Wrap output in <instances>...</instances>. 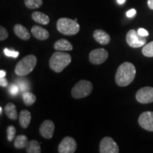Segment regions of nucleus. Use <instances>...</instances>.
<instances>
[{
    "instance_id": "1",
    "label": "nucleus",
    "mask_w": 153,
    "mask_h": 153,
    "mask_svg": "<svg viewBox=\"0 0 153 153\" xmlns=\"http://www.w3.org/2000/svg\"><path fill=\"white\" fill-rule=\"evenodd\" d=\"M136 74V69L133 64L129 62L122 63L118 67L115 76L116 85L119 87H126L133 82Z\"/></svg>"
},
{
    "instance_id": "20",
    "label": "nucleus",
    "mask_w": 153,
    "mask_h": 153,
    "mask_svg": "<svg viewBox=\"0 0 153 153\" xmlns=\"http://www.w3.org/2000/svg\"><path fill=\"white\" fill-rule=\"evenodd\" d=\"M26 152L27 153H41V148L40 143L35 140L29 141L26 147Z\"/></svg>"
},
{
    "instance_id": "5",
    "label": "nucleus",
    "mask_w": 153,
    "mask_h": 153,
    "mask_svg": "<svg viewBox=\"0 0 153 153\" xmlns=\"http://www.w3.org/2000/svg\"><path fill=\"white\" fill-rule=\"evenodd\" d=\"M93 90V85L88 80H80L72 88L71 94L74 99H79L87 97L91 94Z\"/></svg>"
},
{
    "instance_id": "15",
    "label": "nucleus",
    "mask_w": 153,
    "mask_h": 153,
    "mask_svg": "<svg viewBox=\"0 0 153 153\" xmlns=\"http://www.w3.org/2000/svg\"><path fill=\"white\" fill-rule=\"evenodd\" d=\"M14 33L18 36L19 38L24 40V41H27L30 39V32L26 27L22 26V24H16L14 27Z\"/></svg>"
},
{
    "instance_id": "35",
    "label": "nucleus",
    "mask_w": 153,
    "mask_h": 153,
    "mask_svg": "<svg viewBox=\"0 0 153 153\" xmlns=\"http://www.w3.org/2000/svg\"><path fill=\"white\" fill-rule=\"evenodd\" d=\"M118 3L120 4H123L124 2L126 1V0H117Z\"/></svg>"
},
{
    "instance_id": "30",
    "label": "nucleus",
    "mask_w": 153,
    "mask_h": 153,
    "mask_svg": "<svg viewBox=\"0 0 153 153\" xmlns=\"http://www.w3.org/2000/svg\"><path fill=\"white\" fill-rule=\"evenodd\" d=\"M0 85L3 87H8V81L5 77H0Z\"/></svg>"
},
{
    "instance_id": "25",
    "label": "nucleus",
    "mask_w": 153,
    "mask_h": 153,
    "mask_svg": "<svg viewBox=\"0 0 153 153\" xmlns=\"http://www.w3.org/2000/svg\"><path fill=\"white\" fill-rule=\"evenodd\" d=\"M7 140L11 142L14 139L15 135H16V128L14 126H9L7 129Z\"/></svg>"
},
{
    "instance_id": "18",
    "label": "nucleus",
    "mask_w": 153,
    "mask_h": 153,
    "mask_svg": "<svg viewBox=\"0 0 153 153\" xmlns=\"http://www.w3.org/2000/svg\"><path fill=\"white\" fill-rule=\"evenodd\" d=\"M31 18L34 22L40 24L48 25L50 23L49 16L41 11H34L31 15Z\"/></svg>"
},
{
    "instance_id": "22",
    "label": "nucleus",
    "mask_w": 153,
    "mask_h": 153,
    "mask_svg": "<svg viewBox=\"0 0 153 153\" xmlns=\"http://www.w3.org/2000/svg\"><path fill=\"white\" fill-rule=\"evenodd\" d=\"M23 100L26 106H30L36 101V97L31 92H24L23 94Z\"/></svg>"
},
{
    "instance_id": "8",
    "label": "nucleus",
    "mask_w": 153,
    "mask_h": 153,
    "mask_svg": "<svg viewBox=\"0 0 153 153\" xmlns=\"http://www.w3.org/2000/svg\"><path fill=\"white\" fill-rule=\"evenodd\" d=\"M135 99L143 104H150L153 102V87H144L140 88L135 94Z\"/></svg>"
},
{
    "instance_id": "7",
    "label": "nucleus",
    "mask_w": 153,
    "mask_h": 153,
    "mask_svg": "<svg viewBox=\"0 0 153 153\" xmlns=\"http://www.w3.org/2000/svg\"><path fill=\"white\" fill-rule=\"evenodd\" d=\"M100 153H118L119 148L117 143L111 137H104L101 140L99 145Z\"/></svg>"
},
{
    "instance_id": "32",
    "label": "nucleus",
    "mask_w": 153,
    "mask_h": 153,
    "mask_svg": "<svg viewBox=\"0 0 153 153\" xmlns=\"http://www.w3.org/2000/svg\"><path fill=\"white\" fill-rule=\"evenodd\" d=\"M19 87H20V88H21V90H22V91H24L25 89H27V87H26V84L25 83H24V82H21V83H19Z\"/></svg>"
},
{
    "instance_id": "27",
    "label": "nucleus",
    "mask_w": 153,
    "mask_h": 153,
    "mask_svg": "<svg viewBox=\"0 0 153 153\" xmlns=\"http://www.w3.org/2000/svg\"><path fill=\"white\" fill-rule=\"evenodd\" d=\"M4 54L7 55V56L14 57V58L18 57L19 55V53L18 51H11V50H9L8 48H4Z\"/></svg>"
},
{
    "instance_id": "3",
    "label": "nucleus",
    "mask_w": 153,
    "mask_h": 153,
    "mask_svg": "<svg viewBox=\"0 0 153 153\" xmlns=\"http://www.w3.org/2000/svg\"><path fill=\"white\" fill-rule=\"evenodd\" d=\"M37 64V57L34 55H28L17 63L15 68V73L20 76H26L30 73Z\"/></svg>"
},
{
    "instance_id": "36",
    "label": "nucleus",
    "mask_w": 153,
    "mask_h": 153,
    "mask_svg": "<svg viewBox=\"0 0 153 153\" xmlns=\"http://www.w3.org/2000/svg\"><path fill=\"white\" fill-rule=\"evenodd\" d=\"M0 114H2V108L1 107H0Z\"/></svg>"
},
{
    "instance_id": "23",
    "label": "nucleus",
    "mask_w": 153,
    "mask_h": 153,
    "mask_svg": "<svg viewBox=\"0 0 153 153\" xmlns=\"http://www.w3.org/2000/svg\"><path fill=\"white\" fill-rule=\"evenodd\" d=\"M43 0H24V4L28 9H35L40 8L43 5Z\"/></svg>"
},
{
    "instance_id": "28",
    "label": "nucleus",
    "mask_w": 153,
    "mask_h": 153,
    "mask_svg": "<svg viewBox=\"0 0 153 153\" xmlns=\"http://www.w3.org/2000/svg\"><path fill=\"white\" fill-rule=\"evenodd\" d=\"M19 89L17 85H12L10 86V87H9V92H10L11 95H16L17 94L19 93Z\"/></svg>"
},
{
    "instance_id": "24",
    "label": "nucleus",
    "mask_w": 153,
    "mask_h": 153,
    "mask_svg": "<svg viewBox=\"0 0 153 153\" xmlns=\"http://www.w3.org/2000/svg\"><path fill=\"white\" fill-rule=\"evenodd\" d=\"M142 53L143 55L148 57H153V41L150 42L143 47L142 50Z\"/></svg>"
},
{
    "instance_id": "34",
    "label": "nucleus",
    "mask_w": 153,
    "mask_h": 153,
    "mask_svg": "<svg viewBox=\"0 0 153 153\" xmlns=\"http://www.w3.org/2000/svg\"><path fill=\"white\" fill-rule=\"evenodd\" d=\"M6 72L4 71V70H0V77H5L6 76Z\"/></svg>"
},
{
    "instance_id": "10",
    "label": "nucleus",
    "mask_w": 153,
    "mask_h": 153,
    "mask_svg": "<svg viewBox=\"0 0 153 153\" xmlns=\"http://www.w3.org/2000/svg\"><path fill=\"white\" fill-rule=\"evenodd\" d=\"M77 145L73 137L67 136L62 139L58 145L59 153H74L76 150Z\"/></svg>"
},
{
    "instance_id": "26",
    "label": "nucleus",
    "mask_w": 153,
    "mask_h": 153,
    "mask_svg": "<svg viewBox=\"0 0 153 153\" xmlns=\"http://www.w3.org/2000/svg\"><path fill=\"white\" fill-rule=\"evenodd\" d=\"M9 36V33L7 30L2 26H0V41H3L7 39Z\"/></svg>"
},
{
    "instance_id": "13",
    "label": "nucleus",
    "mask_w": 153,
    "mask_h": 153,
    "mask_svg": "<svg viewBox=\"0 0 153 153\" xmlns=\"http://www.w3.org/2000/svg\"><path fill=\"white\" fill-rule=\"evenodd\" d=\"M93 37L95 41L101 45H107L111 41L109 34L101 29L95 30L93 33Z\"/></svg>"
},
{
    "instance_id": "16",
    "label": "nucleus",
    "mask_w": 153,
    "mask_h": 153,
    "mask_svg": "<svg viewBox=\"0 0 153 153\" xmlns=\"http://www.w3.org/2000/svg\"><path fill=\"white\" fill-rule=\"evenodd\" d=\"M54 49L58 51H72L73 45L67 39L62 38L55 42L54 44Z\"/></svg>"
},
{
    "instance_id": "17",
    "label": "nucleus",
    "mask_w": 153,
    "mask_h": 153,
    "mask_svg": "<svg viewBox=\"0 0 153 153\" xmlns=\"http://www.w3.org/2000/svg\"><path fill=\"white\" fill-rule=\"evenodd\" d=\"M19 124L23 128H26L30 125L31 121V114L29 111L22 110L19 116Z\"/></svg>"
},
{
    "instance_id": "12",
    "label": "nucleus",
    "mask_w": 153,
    "mask_h": 153,
    "mask_svg": "<svg viewBox=\"0 0 153 153\" xmlns=\"http://www.w3.org/2000/svg\"><path fill=\"white\" fill-rule=\"evenodd\" d=\"M55 124L52 120H46L43 121L40 126L39 132L42 137L45 139L52 138L54 135Z\"/></svg>"
},
{
    "instance_id": "2",
    "label": "nucleus",
    "mask_w": 153,
    "mask_h": 153,
    "mask_svg": "<svg viewBox=\"0 0 153 153\" xmlns=\"http://www.w3.org/2000/svg\"><path fill=\"white\" fill-rule=\"evenodd\" d=\"M72 57L69 53L58 51L54 53L49 60V66L55 72H61L70 64Z\"/></svg>"
},
{
    "instance_id": "21",
    "label": "nucleus",
    "mask_w": 153,
    "mask_h": 153,
    "mask_svg": "<svg viewBox=\"0 0 153 153\" xmlns=\"http://www.w3.org/2000/svg\"><path fill=\"white\" fill-rule=\"evenodd\" d=\"M28 143V137L24 135H19L14 139V147L16 149H23L26 147Z\"/></svg>"
},
{
    "instance_id": "11",
    "label": "nucleus",
    "mask_w": 153,
    "mask_h": 153,
    "mask_svg": "<svg viewBox=\"0 0 153 153\" xmlns=\"http://www.w3.org/2000/svg\"><path fill=\"white\" fill-rule=\"evenodd\" d=\"M139 125L146 131L153 132V111H145L140 115Z\"/></svg>"
},
{
    "instance_id": "31",
    "label": "nucleus",
    "mask_w": 153,
    "mask_h": 153,
    "mask_svg": "<svg viewBox=\"0 0 153 153\" xmlns=\"http://www.w3.org/2000/svg\"><path fill=\"white\" fill-rule=\"evenodd\" d=\"M135 14H136V10L134 9H131V10L127 11V13H126V16H127L128 17H129V18L133 17Z\"/></svg>"
},
{
    "instance_id": "4",
    "label": "nucleus",
    "mask_w": 153,
    "mask_h": 153,
    "mask_svg": "<svg viewBox=\"0 0 153 153\" xmlns=\"http://www.w3.org/2000/svg\"><path fill=\"white\" fill-rule=\"evenodd\" d=\"M57 29L65 36H74L79 33L80 26L77 21L68 18H60L56 24Z\"/></svg>"
},
{
    "instance_id": "6",
    "label": "nucleus",
    "mask_w": 153,
    "mask_h": 153,
    "mask_svg": "<svg viewBox=\"0 0 153 153\" xmlns=\"http://www.w3.org/2000/svg\"><path fill=\"white\" fill-rule=\"evenodd\" d=\"M126 42L131 48H137L145 45L147 40L144 36L139 35L136 30L131 29L126 34Z\"/></svg>"
},
{
    "instance_id": "14",
    "label": "nucleus",
    "mask_w": 153,
    "mask_h": 153,
    "mask_svg": "<svg viewBox=\"0 0 153 153\" xmlns=\"http://www.w3.org/2000/svg\"><path fill=\"white\" fill-rule=\"evenodd\" d=\"M31 33L36 39L40 41H44L49 38V32L43 27L40 26H33L31 28Z\"/></svg>"
},
{
    "instance_id": "9",
    "label": "nucleus",
    "mask_w": 153,
    "mask_h": 153,
    "mask_svg": "<svg viewBox=\"0 0 153 153\" xmlns=\"http://www.w3.org/2000/svg\"><path fill=\"white\" fill-rule=\"evenodd\" d=\"M108 57V53L104 48H97L89 53V60L91 64L101 65Z\"/></svg>"
},
{
    "instance_id": "33",
    "label": "nucleus",
    "mask_w": 153,
    "mask_h": 153,
    "mask_svg": "<svg viewBox=\"0 0 153 153\" xmlns=\"http://www.w3.org/2000/svg\"><path fill=\"white\" fill-rule=\"evenodd\" d=\"M148 5L149 8L153 10V0H148Z\"/></svg>"
},
{
    "instance_id": "29",
    "label": "nucleus",
    "mask_w": 153,
    "mask_h": 153,
    "mask_svg": "<svg viewBox=\"0 0 153 153\" xmlns=\"http://www.w3.org/2000/svg\"><path fill=\"white\" fill-rule=\"evenodd\" d=\"M137 33H138L139 35H140L141 36H144V37H146L149 35V33L148 32V30H145V28H139L138 30H137Z\"/></svg>"
},
{
    "instance_id": "19",
    "label": "nucleus",
    "mask_w": 153,
    "mask_h": 153,
    "mask_svg": "<svg viewBox=\"0 0 153 153\" xmlns=\"http://www.w3.org/2000/svg\"><path fill=\"white\" fill-rule=\"evenodd\" d=\"M4 112L6 115L11 120H16L19 117L16 106L12 103H8L4 107Z\"/></svg>"
}]
</instances>
